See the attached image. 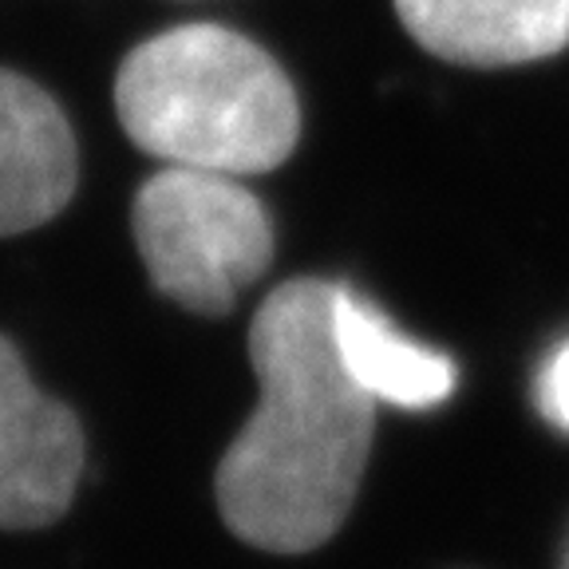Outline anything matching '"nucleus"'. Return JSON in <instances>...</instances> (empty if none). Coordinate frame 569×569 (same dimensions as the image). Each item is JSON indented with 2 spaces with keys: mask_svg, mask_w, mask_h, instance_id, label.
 Here are the masks:
<instances>
[{
  "mask_svg": "<svg viewBox=\"0 0 569 569\" xmlns=\"http://www.w3.org/2000/svg\"><path fill=\"white\" fill-rule=\"evenodd\" d=\"M340 284L297 277L249 325L258 408L218 462V510L241 542L317 550L345 526L372 451L376 400L337 345Z\"/></svg>",
  "mask_w": 569,
  "mask_h": 569,
  "instance_id": "obj_1",
  "label": "nucleus"
},
{
  "mask_svg": "<svg viewBox=\"0 0 569 569\" xmlns=\"http://www.w3.org/2000/svg\"><path fill=\"white\" fill-rule=\"evenodd\" d=\"M123 131L167 167L266 174L293 154L301 107L281 63L222 24L142 40L116 76Z\"/></svg>",
  "mask_w": 569,
  "mask_h": 569,
  "instance_id": "obj_2",
  "label": "nucleus"
},
{
  "mask_svg": "<svg viewBox=\"0 0 569 569\" xmlns=\"http://www.w3.org/2000/svg\"><path fill=\"white\" fill-rule=\"evenodd\" d=\"M131 230L151 284L174 305L222 317L273 261V222L233 174L162 167L134 194Z\"/></svg>",
  "mask_w": 569,
  "mask_h": 569,
  "instance_id": "obj_3",
  "label": "nucleus"
},
{
  "mask_svg": "<svg viewBox=\"0 0 569 569\" xmlns=\"http://www.w3.org/2000/svg\"><path fill=\"white\" fill-rule=\"evenodd\" d=\"M83 471V431L48 400L20 352L0 337V530H40L71 507Z\"/></svg>",
  "mask_w": 569,
  "mask_h": 569,
  "instance_id": "obj_4",
  "label": "nucleus"
},
{
  "mask_svg": "<svg viewBox=\"0 0 569 569\" xmlns=\"http://www.w3.org/2000/svg\"><path fill=\"white\" fill-rule=\"evenodd\" d=\"M76 139L44 88L0 68V238L52 222L76 194Z\"/></svg>",
  "mask_w": 569,
  "mask_h": 569,
  "instance_id": "obj_5",
  "label": "nucleus"
},
{
  "mask_svg": "<svg viewBox=\"0 0 569 569\" xmlns=\"http://www.w3.org/2000/svg\"><path fill=\"white\" fill-rule=\"evenodd\" d=\"M403 28L431 56L467 68H510L569 44V0H396Z\"/></svg>",
  "mask_w": 569,
  "mask_h": 569,
  "instance_id": "obj_6",
  "label": "nucleus"
},
{
  "mask_svg": "<svg viewBox=\"0 0 569 569\" xmlns=\"http://www.w3.org/2000/svg\"><path fill=\"white\" fill-rule=\"evenodd\" d=\"M337 345L352 380L376 403L431 408L455 391V365L447 356L400 337L383 320V312L348 289L337 293Z\"/></svg>",
  "mask_w": 569,
  "mask_h": 569,
  "instance_id": "obj_7",
  "label": "nucleus"
},
{
  "mask_svg": "<svg viewBox=\"0 0 569 569\" xmlns=\"http://www.w3.org/2000/svg\"><path fill=\"white\" fill-rule=\"evenodd\" d=\"M538 408H542V416L553 427L569 431V345H561L542 365V376H538Z\"/></svg>",
  "mask_w": 569,
  "mask_h": 569,
  "instance_id": "obj_8",
  "label": "nucleus"
},
{
  "mask_svg": "<svg viewBox=\"0 0 569 569\" xmlns=\"http://www.w3.org/2000/svg\"><path fill=\"white\" fill-rule=\"evenodd\" d=\"M566 569H569V558H566Z\"/></svg>",
  "mask_w": 569,
  "mask_h": 569,
  "instance_id": "obj_9",
  "label": "nucleus"
}]
</instances>
